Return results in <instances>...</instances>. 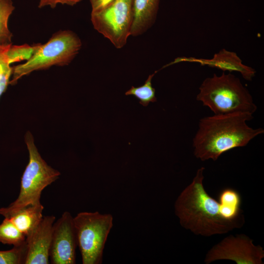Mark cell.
Returning <instances> with one entry per match:
<instances>
[{"label":"cell","instance_id":"cell-1","mask_svg":"<svg viewBox=\"0 0 264 264\" xmlns=\"http://www.w3.org/2000/svg\"><path fill=\"white\" fill-rule=\"evenodd\" d=\"M204 170L201 167L197 170L192 182L175 202V212L180 224L195 234L205 237L242 227L245 220L240 194L233 188H225L216 200L204 188Z\"/></svg>","mask_w":264,"mask_h":264},{"label":"cell","instance_id":"cell-2","mask_svg":"<svg viewBox=\"0 0 264 264\" xmlns=\"http://www.w3.org/2000/svg\"><path fill=\"white\" fill-rule=\"evenodd\" d=\"M253 118L251 113L237 112L201 118L193 140L195 156L201 161H216L223 153L246 146L264 133L263 128L254 129L247 125Z\"/></svg>","mask_w":264,"mask_h":264},{"label":"cell","instance_id":"cell-3","mask_svg":"<svg viewBox=\"0 0 264 264\" xmlns=\"http://www.w3.org/2000/svg\"><path fill=\"white\" fill-rule=\"evenodd\" d=\"M197 100L208 107L214 114L237 112L253 114L257 110L253 98L240 80L223 72L204 79L199 88Z\"/></svg>","mask_w":264,"mask_h":264},{"label":"cell","instance_id":"cell-4","mask_svg":"<svg viewBox=\"0 0 264 264\" xmlns=\"http://www.w3.org/2000/svg\"><path fill=\"white\" fill-rule=\"evenodd\" d=\"M25 142L29 153V161L21 178L18 198L7 207L0 208V215L4 218H10L25 206L40 203L43 190L56 180L61 174L43 159L30 132L25 134Z\"/></svg>","mask_w":264,"mask_h":264},{"label":"cell","instance_id":"cell-5","mask_svg":"<svg viewBox=\"0 0 264 264\" xmlns=\"http://www.w3.org/2000/svg\"><path fill=\"white\" fill-rule=\"evenodd\" d=\"M34 52L25 63L12 67V78L9 84L36 70H44L53 66L68 65L82 47V42L72 31L60 30L53 34L44 44H36Z\"/></svg>","mask_w":264,"mask_h":264},{"label":"cell","instance_id":"cell-6","mask_svg":"<svg viewBox=\"0 0 264 264\" xmlns=\"http://www.w3.org/2000/svg\"><path fill=\"white\" fill-rule=\"evenodd\" d=\"M77 245L83 264L102 262L105 245L113 226V217L98 211L82 212L73 217Z\"/></svg>","mask_w":264,"mask_h":264},{"label":"cell","instance_id":"cell-7","mask_svg":"<svg viewBox=\"0 0 264 264\" xmlns=\"http://www.w3.org/2000/svg\"><path fill=\"white\" fill-rule=\"evenodd\" d=\"M133 0H114L101 10L91 13L94 28L117 49L126 44L133 22Z\"/></svg>","mask_w":264,"mask_h":264},{"label":"cell","instance_id":"cell-8","mask_svg":"<svg viewBox=\"0 0 264 264\" xmlns=\"http://www.w3.org/2000/svg\"><path fill=\"white\" fill-rule=\"evenodd\" d=\"M264 250L255 245L245 234L226 237L213 246L206 254L204 262L209 264L220 260H229L237 264H262Z\"/></svg>","mask_w":264,"mask_h":264},{"label":"cell","instance_id":"cell-9","mask_svg":"<svg viewBox=\"0 0 264 264\" xmlns=\"http://www.w3.org/2000/svg\"><path fill=\"white\" fill-rule=\"evenodd\" d=\"M77 245L73 217L65 211L53 224L49 251L51 263L75 264Z\"/></svg>","mask_w":264,"mask_h":264},{"label":"cell","instance_id":"cell-10","mask_svg":"<svg viewBox=\"0 0 264 264\" xmlns=\"http://www.w3.org/2000/svg\"><path fill=\"white\" fill-rule=\"evenodd\" d=\"M55 220V217L53 215L43 216L36 228L26 237L27 253L24 264H49V251Z\"/></svg>","mask_w":264,"mask_h":264},{"label":"cell","instance_id":"cell-11","mask_svg":"<svg viewBox=\"0 0 264 264\" xmlns=\"http://www.w3.org/2000/svg\"><path fill=\"white\" fill-rule=\"evenodd\" d=\"M184 60V61L195 62L201 65H207L216 67L229 72H239L246 80L250 81L254 77L256 71L253 68L245 66L242 63V60L236 53L229 51L225 49H221L214 55L211 59H196L190 58L185 60H176L175 63Z\"/></svg>","mask_w":264,"mask_h":264},{"label":"cell","instance_id":"cell-12","mask_svg":"<svg viewBox=\"0 0 264 264\" xmlns=\"http://www.w3.org/2000/svg\"><path fill=\"white\" fill-rule=\"evenodd\" d=\"M160 0H133V19L131 36L145 33L155 22Z\"/></svg>","mask_w":264,"mask_h":264},{"label":"cell","instance_id":"cell-13","mask_svg":"<svg viewBox=\"0 0 264 264\" xmlns=\"http://www.w3.org/2000/svg\"><path fill=\"white\" fill-rule=\"evenodd\" d=\"M44 208L41 202L29 205L21 209L8 219L26 237L42 220Z\"/></svg>","mask_w":264,"mask_h":264},{"label":"cell","instance_id":"cell-14","mask_svg":"<svg viewBox=\"0 0 264 264\" xmlns=\"http://www.w3.org/2000/svg\"><path fill=\"white\" fill-rule=\"evenodd\" d=\"M15 9L12 0H0V56L12 45V33L8 26L9 18Z\"/></svg>","mask_w":264,"mask_h":264},{"label":"cell","instance_id":"cell-15","mask_svg":"<svg viewBox=\"0 0 264 264\" xmlns=\"http://www.w3.org/2000/svg\"><path fill=\"white\" fill-rule=\"evenodd\" d=\"M157 71L149 75L145 83L141 86L131 88L125 92L126 95H132L139 101V103L144 107L148 106L150 102H156L155 88L153 87L152 80Z\"/></svg>","mask_w":264,"mask_h":264},{"label":"cell","instance_id":"cell-16","mask_svg":"<svg viewBox=\"0 0 264 264\" xmlns=\"http://www.w3.org/2000/svg\"><path fill=\"white\" fill-rule=\"evenodd\" d=\"M26 237L8 218H4L0 224V242L3 244L20 245L25 242Z\"/></svg>","mask_w":264,"mask_h":264},{"label":"cell","instance_id":"cell-17","mask_svg":"<svg viewBox=\"0 0 264 264\" xmlns=\"http://www.w3.org/2000/svg\"><path fill=\"white\" fill-rule=\"evenodd\" d=\"M27 253L26 241L23 244L15 246L11 249L0 251V264H24Z\"/></svg>","mask_w":264,"mask_h":264},{"label":"cell","instance_id":"cell-18","mask_svg":"<svg viewBox=\"0 0 264 264\" xmlns=\"http://www.w3.org/2000/svg\"><path fill=\"white\" fill-rule=\"evenodd\" d=\"M35 47V44L31 46L28 44L12 45L7 52V55L11 64L22 60H27L33 54Z\"/></svg>","mask_w":264,"mask_h":264},{"label":"cell","instance_id":"cell-19","mask_svg":"<svg viewBox=\"0 0 264 264\" xmlns=\"http://www.w3.org/2000/svg\"><path fill=\"white\" fill-rule=\"evenodd\" d=\"M7 53L0 56V97L9 84L12 67Z\"/></svg>","mask_w":264,"mask_h":264},{"label":"cell","instance_id":"cell-20","mask_svg":"<svg viewBox=\"0 0 264 264\" xmlns=\"http://www.w3.org/2000/svg\"><path fill=\"white\" fill-rule=\"evenodd\" d=\"M82 0H40L38 7L40 8L49 6L51 8H54L57 4H66L69 6H74L80 2Z\"/></svg>","mask_w":264,"mask_h":264},{"label":"cell","instance_id":"cell-21","mask_svg":"<svg viewBox=\"0 0 264 264\" xmlns=\"http://www.w3.org/2000/svg\"><path fill=\"white\" fill-rule=\"evenodd\" d=\"M114 0H89L91 12H96L105 8Z\"/></svg>","mask_w":264,"mask_h":264}]
</instances>
